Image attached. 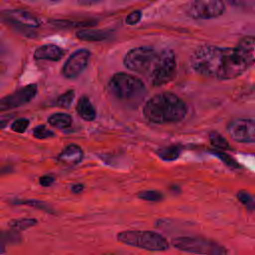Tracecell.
I'll list each match as a JSON object with an SVG mask.
<instances>
[{
    "mask_svg": "<svg viewBox=\"0 0 255 255\" xmlns=\"http://www.w3.org/2000/svg\"><path fill=\"white\" fill-rule=\"evenodd\" d=\"M190 65L198 74L219 80L237 78L249 68L236 47L221 48L212 45L197 48L190 57Z\"/></svg>",
    "mask_w": 255,
    "mask_h": 255,
    "instance_id": "cell-1",
    "label": "cell"
},
{
    "mask_svg": "<svg viewBox=\"0 0 255 255\" xmlns=\"http://www.w3.org/2000/svg\"><path fill=\"white\" fill-rule=\"evenodd\" d=\"M187 114V106L177 95L162 92L151 97L143 107V116L155 124L179 122Z\"/></svg>",
    "mask_w": 255,
    "mask_h": 255,
    "instance_id": "cell-2",
    "label": "cell"
},
{
    "mask_svg": "<svg viewBox=\"0 0 255 255\" xmlns=\"http://www.w3.org/2000/svg\"><path fill=\"white\" fill-rule=\"evenodd\" d=\"M108 87L116 99L129 106L139 105L146 93L145 86L139 78L123 72L114 74Z\"/></svg>",
    "mask_w": 255,
    "mask_h": 255,
    "instance_id": "cell-3",
    "label": "cell"
},
{
    "mask_svg": "<svg viewBox=\"0 0 255 255\" xmlns=\"http://www.w3.org/2000/svg\"><path fill=\"white\" fill-rule=\"evenodd\" d=\"M117 238L124 244L149 251H163L169 247L162 235L150 230H126L119 232Z\"/></svg>",
    "mask_w": 255,
    "mask_h": 255,
    "instance_id": "cell-4",
    "label": "cell"
},
{
    "mask_svg": "<svg viewBox=\"0 0 255 255\" xmlns=\"http://www.w3.org/2000/svg\"><path fill=\"white\" fill-rule=\"evenodd\" d=\"M175 248L201 255H226L227 249L216 241L200 236H179L172 239Z\"/></svg>",
    "mask_w": 255,
    "mask_h": 255,
    "instance_id": "cell-5",
    "label": "cell"
},
{
    "mask_svg": "<svg viewBox=\"0 0 255 255\" xmlns=\"http://www.w3.org/2000/svg\"><path fill=\"white\" fill-rule=\"evenodd\" d=\"M176 71L175 54L170 49H164L157 57L149 70V80L152 86L159 87L170 82Z\"/></svg>",
    "mask_w": 255,
    "mask_h": 255,
    "instance_id": "cell-6",
    "label": "cell"
},
{
    "mask_svg": "<svg viewBox=\"0 0 255 255\" xmlns=\"http://www.w3.org/2000/svg\"><path fill=\"white\" fill-rule=\"evenodd\" d=\"M157 52L150 47H137L129 50L124 57V65L130 71L136 73L149 72Z\"/></svg>",
    "mask_w": 255,
    "mask_h": 255,
    "instance_id": "cell-7",
    "label": "cell"
},
{
    "mask_svg": "<svg viewBox=\"0 0 255 255\" xmlns=\"http://www.w3.org/2000/svg\"><path fill=\"white\" fill-rule=\"evenodd\" d=\"M225 11L222 0H193L187 7L189 17L196 20H207L221 16Z\"/></svg>",
    "mask_w": 255,
    "mask_h": 255,
    "instance_id": "cell-8",
    "label": "cell"
},
{
    "mask_svg": "<svg viewBox=\"0 0 255 255\" xmlns=\"http://www.w3.org/2000/svg\"><path fill=\"white\" fill-rule=\"evenodd\" d=\"M227 132L237 142H255V120L246 118L235 119L228 124Z\"/></svg>",
    "mask_w": 255,
    "mask_h": 255,
    "instance_id": "cell-9",
    "label": "cell"
},
{
    "mask_svg": "<svg viewBox=\"0 0 255 255\" xmlns=\"http://www.w3.org/2000/svg\"><path fill=\"white\" fill-rule=\"evenodd\" d=\"M37 94V86L35 84H30L25 86L14 93L7 95L6 97L2 98L0 101V111H8L10 109L18 108L23 106L34 99Z\"/></svg>",
    "mask_w": 255,
    "mask_h": 255,
    "instance_id": "cell-10",
    "label": "cell"
},
{
    "mask_svg": "<svg viewBox=\"0 0 255 255\" xmlns=\"http://www.w3.org/2000/svg\"><path fill=\"white\" fill-rule=\"evenodd\" d=\"M91 53L87 49H80L75 51L65 62L62 73L68 79L78 77L88 66Z\"/></svg>",
    "mask_w": 255,
    "mask_h": 255,
    "instance_id": "cell-11",
    "label": "cell"
},
{
    "mask_svg": "<svg viewBox=\"0 0 255 255\" xmlns=\"http://www.w3.org/2000/svg\"><path fill=\"white\" fill-rule=\"evenodd\" d=\"M6 14H7V17L12 22L26 28H38L41 24L39 19L36 16L24 10H20V9L8 10L6 11Z\"/></svg>",
    "mask_w": 255,
    "mask_h": 255,
    "instance_id": "cell-12",
    "label": "cell"
},
{
    "mask_svg": "<svg viewBox=\"0 0 255 255\" xmlns=\"http://www.w3.org/2000/svg\"><path fill=\"white\" fill-rule=\"evenodd\" d=\"M65 55V51L57 45L47 44L38 47L34 52V58L36 60H48L59 61Z\"/></svg>",
    "mask_w": 255,
    "mask_h": 255,
    "instance_id": "cell-13",
    "label": "cell"
},
{
    "mask_svg": "<svg viewBox=\"0 0 255 255\" xmlns=\"http://www.w3.org/2000/svg\"><path fill=\"white\" fill-rule=\"evenodd\" d=\"M246 63L251 67L255 64V36H245L235 46Z\"/></svg>",
    "mask_w": 255,
    "mask_h": 255,
    "instance_id": "cell-14",
    "label": "cell"
},
{
    "mask_svg": "<svg viewBox=\"0 0 255 255\" xmlns=\"http://www.w3.org/2000/svg\"><path fill=\"white\" fill-rule=\"evenodd\" d=\"M83 155L84 153L81 146L77 144H69L60 152L58 159L65 164L75 165L81 162Z\"/></svg>",
    "mask_w": 255,
    "mask_h": 255,
    "instance_id": "cell-15",
    "label": "cell"
},
{
    "mask_svg": "<svg viewBox=\"0 0 255 255\" xmlns=\"http://www.w3.org/2000/svg\"><path fill=\"white\" fill-rule=\"evenodd\" d=\"M77 113L85 121H93L96 118V110L88 97L83 96L77 103Z\"/></svg>",
    "mask_w": 255,
    "mask_h": 255,
    "instance_id": "cell-16",
    "label": "cell"
},
{
    "mask_svg": "<svg viewBox=\"0 0 255 255\" xmlns=\"http://www.w3.org/2000/svg\"><path fill=\"white\" fill-rule=\"evenodd\" d=\"M77 37L83 41L96 42V41H104L111 37V32L106 30H83L77 32Z\"/></svg>",
    "mask_w": 255,
    "mask_h": 255,
    "instance_id": "cell-17",
    "label": "cell"
},
{
    "mask_svg": "<svg viewBox=\"0 0 255 255\" xmlns=\"http://www.w3.org/2000/svg\"><path fill=\"white\" fill-rule=\"evenodd\" d=\"M48 123L57 128H67L72 124V118L65 113H56L48 118Z\"/></svg>",
    "mask_w": 255,
    "mask_h": 255,
    "instance_id": "cell-18",
    "label": "cell"
},
{
    "mask_svg": "<svg viewBox=\"0 0 255 255\" xmlns=\"http://www.w3.org/2000/svg\"><path fill=\"white\" fill-rule=\"evenodd\" d=\"M157 155L165 161H172L175 160L179 157L181 153V148L177 145H170V146H165L161 147L156 151Z\"/></svg>",
    "mask_w": 255,
    "mask_h": 255,
    "instance_id": "cell-19",
    "label": "cell"
},
{
    "mask_svg": "<svg viewBox=\"0 0 255 255\" xmlns=\"http://www.w3.org/2000/svg\"><path fill=\"white\" fill-rule=\"evenodd\" d=\"M35 224H37V220L34 218H18V219H13L8 223L9 227L15 232L26 230L34 226Z\"/></svg>",
    "mask_w": 255,
    "mask_h": 255,
    "instance_id": "cell-20",
    "label": "cell"
},
{
    "mask_svg": "<svg viewBox=\"0 0 255 255\" xmlns=\"http://www.w3.org/2000/svg\"><path fill=\"white\" fill-rule=\"evenodd\" d=\"M74 98H75V92L73 90H69L58 97V99L56 100V105L62 108H69Z\"/></svg>",
    "mask_w": 255,
    "mask_h": 255,
    "instance_id": "cell-21",
    "label": "cell"
},
{
    "mask_svg": "<svg viewBox=\"0 0 255 255\" xmlns=\"http://www.w3.org/2000/svg\"><path fill=\"white\" fill-rule=\"evenodd\" d=\"M209 140L211 144L217 148H222V149L229 148V144L225 140V138L219 133H217L216 131H212L209 133Z\"/></svg>",
    "mask_w": 255,
    "mask_h": 255,
    "instance_id": "cell-22",
    "label": "cell"
},
{
    "mask_svg": "<svg viewBox=\"0 0 255 255\" xmlns=\"http://www.w3.org/2000/svg\"><path fill=\"white\" fill-rule=\"evenodd\" d=\"M54 24L56 26H61V27H88V26H92L94 25V22H90V21H66V20H55L53 21Z\"/></svg>",
    "mask_w": 255,
    "mask_h": 255,
    "instance_id": "cell-23",
    "label": "cell"
},
{
    "mask_svg": "<svg viewBox=\"0 0 255 255\" xmlns=\"http://www.w3.org/2000/svg\"><path fill=\"white\" fill-rule=\"evenodd\" d=\"M140 199L146 200V201H152V202H157L162 199V194L156 190H145L141 191L137 195Z\"/></svg>",
    "mask_w": 255,
    "mask_h": 255,
    "instance_id": "cell-24",
    "label": "cell"
},
{
    "mask_svg": "<svg viewBox=\"0 0 255 255\" xmlns=\"http://www.w3.org/2000/svg\"><path fill=\"white\" fill-rule=\"evenodd\" d=\"M29 127V120L25 118H20L15 120L11 125V129L18 133H23Z\"/></svg>",
    "mask_w": 255,
    "mask_h": 255,
    "instance_id": "cell-25",
    "label": "cell"
},
{
    "mask_svg": "<svg viewBox=\"0 0 255 255\" xmlns=\"http://www.w3.org/2000/svg\"><path fill=\"white\" fill-rule=\"evenodd\" d=\"M33 135H34V137H36L38 139H45V138L54 136V132L51 131L50 129H48L44 125H41L34 128Z\"/></svg>",
    "mask_w": 255,
    "mask_h": 255,
    "instance_id": "cell-26",
    "label": "cell"
},
{
    "mask_svg": "<svg viewBox=\"0 0 255 255\" xmlns=\"http://www.w3.org/2000/svg\"><path fill=\"white\" fill-rule=\"evenodd\" d=\"M237 198L238 200L244 204L248 209H253L254 206H255V201H254V198L253 196H251V194H249L248 192L246 191H239L237 193Z\"/></svg>",
    "mask_w": 255,
    "mask_h": 255,
    "instance_id": "cell-27",
    "label": "cell"
},
{
    "mask_svg": "<svg viewBox=\"0 0 255 255\" xmlns=\"http://www.w3.org/2000/svg\"><path fill=\"white\" fill-rule=\"evenodd\" d=\"M141 16H142V14L140 11H133L127 16L126 23L128 25H135V24L139 23V21L141 20Z\"/></svg>",
    "mask_w": 255,
    "mask_h": 255,
    "instance_id": "cell-28",
    "label": "cell"
},
{
    "mask_svg": "<svg viewBox=\"0 0 255 255\" xmlns=\"http://www.w3.org/2000/svg\"><path fill=\"white\" fill-rule=\"evenodd\" d=\"M229 5L235 6V7H246L251 6V3L254 2V0H224Z\"/></svg>",
    "mask_w": 255,
    "mask_h": 255,
    "instance_id": "cell-29",
    "label": "cell"
},
{
    "mask_svg": "<svg viewBox=\"0 0 255 255\" xmlns=\"http://www.w3.org/2000/svg\"><path fill=\"white\" fill-rule=\"evenodd\" d=\"M213 153L215 154V155H217L221 160H223L226 164H228L229 166H232V167H235L236 166V162L232 159V158H230L229 156H227L225 153H223V152H220V151H213Z\"/></svg>",
    "mask_w": 255,
    "mask_h": 255,
    "instance_id": "cell-30",
    "label": "cell"
},
{
    "mask_svg": "<svg viewBox=\"0 0 255 255\" xmlns=\"http://www.w3.org/2000/svg\"><path fill=\"white\" fill-rule=\"evenodd\" d=\"M55 179L54 177L50 176V175H44V176H41L40 179H39V183L44 186V187H48V186H51L53 183H54Z\"/></svg>",
    "mask_w": 255,
    "mask_h": 255,
    "instance_id": "cell-31",
    "label": "cell"
},
{
    "mask_svg": "<svg viewBox=\"0 0 255 255\" xmlns=\"http://www.w3.org/2000/svg\"><path fill=\"white\" fill-rule=\"evenodd\" d=\"M23 204H28L34 207H38L41 209H45V210H50L48 206H46V204L44 202H40V201H35V200H27V201H23Z\"/></svg>",
    "mask_w": 255,
    "mask_h": 255,
    "instance_id": "cell-32",
    "label": "cell"
},
{
    "mask_svg": "<svg viewBox=\"0 0 255 255\" xmlns=\"http://www.w3.org/2000/svg\"><path fill=\"white\" fill-rule=\"evenodd\" d=\"M104 0H78V3L82 6H92L98 4Z\"/></svg>",
    "mask_w": 255,
    "mask_h": 255,
    "instance_id": "cell-33",
    "label": "cell"
},
{
    "mask_svg": "<svg viewBox=\"0 0 255 255\" xmlns=\"http://www.w3.org/2000/svg\"><path fill=\"white\" fill-rule=\"evenodd\" d=\"M72 191L74 192V193H80L83 189H84V186L82 185V184H80V183H77V184H74V185H72Z\"/></svg>",
    "mask_w": 255,
    "mask_h": 255,
    "instance_id": "cell-34",
    "label": "cell"
},
{
    "mask_svg": "<svg viewBox=\"0 0 255 255\" xmlns=\"http://www.w3.org/2000/svg\"><path fill=\"white\" fill-rule=\"evenodd\" d=\"M51 2H57V1H60V0H50Z\"/></svg>",
    "mask_w": 255,
    "mask_h": 255,
    "instance_id": "cell-35",
    "label": "cell"
}]
</instances>
